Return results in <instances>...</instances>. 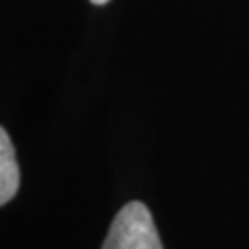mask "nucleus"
<instances>
[{
  "label": "nucleus",
  "instance_id": "obj_3",
  "mask_svg": "<svg viewBox=\"0 0 249 249\" xmlns=\"http://www.w3.org/2000/svg\"><path fill=\"white\" fill-rule=\"evenodd\" d=\"M89 2H91V4H98V6H100V4H108V2H110V0H89Z\"/></svg>",
  "mask_w": 249,
  "mask_h": 249
},
{
  "label": "nucleus",
  "instance_id": "obj_2",
  "mask_svg": "<svg viewBox=\"0 0 249 249\" xmlns=\"http://www.w3.org/2000/svg\"><path fill=\"white\" fill-rule=\"evenodd\" d=\"M19 164L6 129H0V204H9L19 189Z\"/></svg>",
  "mask_w": 249,
  "mask_h": 249
},
{
  "label": "nucleus",
  "instance_id": "obj_1",
  "mask_svg": "<svg viewBox=\"0 0 249 249\" xmlns=\"http://www.w3.org/2000/svg\"><path fill=\"white\" fill-rule=\"evenodd\" d=\"M102 249H162L147 206L142 201L124 204L114 216Z\"/></svg>",
  "mask_w": 249,
  "mask_h": 249
}]
</instances>
